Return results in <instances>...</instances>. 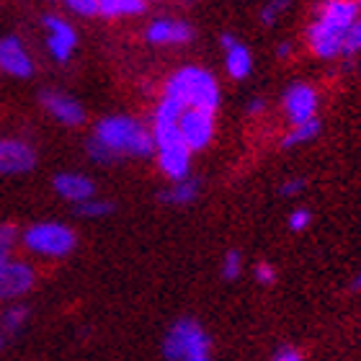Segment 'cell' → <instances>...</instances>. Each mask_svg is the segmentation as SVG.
Wrapping results in <instances>:
<instances>
[{
    "instance_id": "6da1fadb",
    "label": "cell",
    "mask_w": 361,
    "mask_h": 361,
    "mask_svg": "<svg viewBox=\"0 0 361 361\" xmlns=\"http://www.w3.org/2000/svg\"><path fill=\"white\" fill-rule=\"evenodd\" d=\"M93 140L101 142L111 155H135V158H147L155 150V140L152 132L140 124V121L129 119V116H106L104 121L96 124Z\"/></svg>"
},
{
    "instance_id": "7a4b0ae2",
    "label": "cell",
    "mask_w": 361,
    "mask_h": 361,
    "mask_svg": "<svg viewBox=\"0 0 361 361\" xmlns=\"http://www.w3.org/2000/svg\"><path fill=\"white\" fill-rule=\"evenodd\" d=\"M166 96L186 109L214 114L219 106V85L212 73L202 68H180L166 85Z\"/></svg>"
},
{
    "instance_id": "3957f363",
    "label": "cell",
    "mask_w": 361,
    "mask_h": 361,
    "mask_svg": "<svg viewBox=\"0 0 361 361\" xmlns=\"http://www.w3.org/2000/svg\"><path fill=\"white\" fill-rule=\"evenodd\" d=\"M23 245L39 256L65 258L75 248V233L60 222H39L23 233Z\"/></svg>"
},
{
    "instance_id": "277c9868",
    "label": "cell",
    "mask_w": 361,
    "mask_h": 361,
    "mask_svg": "<svg viewBox=\"0 0 361 361\" xmlns=\"http://www.w3.org/2000/svg\"><path fill=\"white\" fill-rule=\"evenodd\" d=\"M209 351V338L207 333L202 331V325L194 323V320H178V323L171 328V333L166 336V343H163V354L171 361H188V359H202Z\"/></svg>"
},
{
    "instance_id": "5b68a950",
    "label": "cell",
    "mask_w": 361,
    "mask_h": 361,
    "mask_svg": "<svg viewBox=\"0 0 361 361\" xmlns=\"http://www.w3.org/2000/svg\"><path fill=\"white\" fill-rule=\"evenodd\" d=\"M178 132L183 145L191 152L204 150L212 142V135H214V114L202 111V109H186L180 114Z\"/></svg>"
},
{
    "instance_id": "8992f818",
    "label": "cell",
    "mask_w": 361,
    "mask_h": 361,
    "mask_svg": "<svg viewBox=\"0 0 361 361\" xmlns=\"http://www.w3.org/2000/svg\"><path fill=\"white\" fill-rule=\"evenodd\" d=\"M34 269L23 261H3L0 264V300H13V297H21L34 286Z\"/></svg>"
},
{
    "instance_id": "52a82bcc",
    "label": "cell",
    "mask_w": 361,
    "mask_h": 361,
    "mask_svg": "<svg viewBox=\"0 0 361 361\" xmlns=\"http://www.w3.org/2000/svg\"><path fill=\"white\" fill-rule=\"evenodd\" d=\"M37 166V152L21 140H0V176L29 173Z\"/></svg>"
},
{
    "instance_id": "ba28073f",
    "label": "cell",
    "mask_w": 361,
    "mask_h": 361,
    "mask_svg": "<svg viewBox=\"0 0 361 361\" xmlns=\"http://www.w3.org/2000/svg\"><path fill=\"white\" fill-rule=\"evenodd\" d=\"M284 109L294 127H297V124H305V121H312L317 111L315 88H310V85H305V83H294L292 88L284 93Z\"/></svg>"
},
{
    "instance_id": "9c48e42d",
    "label": "cell",
    "mask_w": 361,
    "mask_h": 361,
    "mask_svg": "<svg viewBox=\"0 0 361 361\" xmlns=\"http://www.w3.org/2000/svg\"><path fill=\"white\" fill-rule=\"evenodd\" d=\"M343 34H346V31L336 29V26H328V23H323V21H315L307 29V42L317 57L331 60V57L343 54Z\"/></svg>"
},
{
    "instance_id": "30bf717a",
    "label": "cell",
    "mask_w": 361,
    "mask_h": 361,
    "mask_svg": "<svg viewBox=\"0 0 361 361\" xmlns=\"http://www.w3.org/2000/svg\"><path fill=\"white\" fill-rule=\"evenodd\" d=\"M0 70L13 78H29L34 73V62H31L29 52L16 37L0 39Z\"/></svg>"
},
{
    "instance_id": "8fae6325",
    "label": "cell",
    "mask_w": 361,
    "mask_h": 361,
    "mask_svg": "<svg viewBox=\"0 0 361 361\" xmlns=\"http://www.w3.org/2000/svg\"><path fill=\"white\" fill-rule=\"evenodd\" d=\"M44 26H47V47H49L52 57L57 62H68V57L73 54V49L78 44L73 26L60 21V18H54V16H47Z\"/></svg>"
},
{
    "instance_id": "7c38bea8",
    "label": "cell",
    "mask_w": 361,
    "mask_h": 361,
    "mask_svg": "<svg viewBox=\"0 0 361 361\" xmlns=\"http://www.w3.org/2000/svg\"><path fill=\"white\" fill-rule=\"evenodd\" d=\"M42 104L47 106V111L52 114L54 119L62 121V124H68V127H78V124H83V119H85L83 106L78 104L73 96H68V93L44 90V93H42Z\"/></svg>"
},
{
    "instance_id": "4fadbf2b",
    "label": "cell",
    "mask_w": 361,
    "mask_h": 361,
    "mask_svg": "<svg viewBox=\"0 0 361 361\" xmlns=\"http://www.w3.org/2000/svg\"><path fill=\"white\" fill-rule=\"evenodd\" d=\"M188 163H191V150L183 145V140L158 147L160 171H163L171 180H176V183L188 178Z\"/></svg>"
},
{
    "instance_id": "5bb4252c",
    "label": "cell",
    "mask_w": 361,
    "mask_h": 361,
    "mask_svg": "<svg viewBox=\"0 0 361 361\" xmlns=\"http://www.w3.org/2000/svg\"><path fill=\"white\" fill-rule=\"evenodd\" d=\"M54 191H57L62 199H68V202L83 204V202H88V199H93L96 186H93V180H90L88 176L60 173L54 178Z\"/></svg>"
},
{
    "instance_id": "9a60e30c",
    "label": "cell",
    "mask_w": 361,
    "mask_h": 361,
    "mask_svg": "<svg viewBox=\"0 0 361 361\" xmlns=\"http://www.w3.org/2000/svg\"><path fill=\"white\" fill-rule=\"evenodd\" d=\"M359 18V3L356 0H328L323 8H320V16L317 21L328 23V26H336L341 31H348V26Z\"/></svg>"
},
{
    "instance_id": "2e32d148",
    "label": "cell",
    "mask_w": 361,
    "mask_h": 361,
    "mask_svg": "<svg viewBox=\"0 0 361 361\" xmlns=\"http://www.w3.org/2000/svg\"><path fill=\"white\" fill-rule=\"evenodd\" d=\"M194 37V29L183 21H155L147 29V39L152 44H186L188 39Z\"/></svg>"
},
{
    "instance_id": "e0dca14e",
    "label": "cell",
    "mask_w": 361,
    "mask_h": 361,
    "mask_svg": "<svg viewBox=\"0 0 361 361\" xmlns=\"http://www.w3.org/2000/svg\"><path fill=\"white\" fill-rule=\"evenodd\" d=\"M199 196V180L196 178H183L173 183L171 188L160 191V202L166 204H191Z\"/></svg>"
},
{
    "instance_id": "ac0fdd59",
    "label": "cell",
    "mask_w": 361,
    "mask_h": 361,
    "mask_svg": "<svg viewBox=\"0 0 361 361\" xmlns=\"http://www.w3.org/2000/svg\"><path fill=\"white\" fill-rule=\"evenodd\" d=\"M253 70V57H250V49L245 44H235L233 49H227V73L238 80L250 75Z\"/></svg>"
},
{
    "instance_id": "d6986e66",
    "label": "cell",
    "mask_w": 361,
    "mask_h": 361,
    "mask_svg": "<svg viewBox=\"0 0 361 361\" xmlns=\"http://www.w3.org/2000/svg\"><path fill=\"white\" fill-rule=\"evenodd\" d=\"M145 11V0H98V13L106 18L116 16H137Z\"/></svg>"
},
{
    "instance_id": "ffe728a7",
    "label": "cell",
    "mask_w": 361,
    "mask_h": 361,
    "mask_svg": "<svg viewBox=\"0 0 361 361\" xmlns=\"http://www.w3.org/2000/svg\"><path fill=\"white\" fill-rule=\"evenodd\" d=\"M320 135V121L312 119V121H305V124H297L292 127V132H286L284 135V147H297V145H305L310 140H315Z\"/></svg>"
},
{
    "instance_id": "44dd1931",
    "label": "cell",
    "mask_w": 361,
    "mask_h": 361,
    "mask_svg": "<svg viewBox=\"0 0 361 361\" xmlns=\"http://www.w3.org/2000/svg\"><path fill=\"white\" fill-rule=\"evenodd\" d=\"M75 209L80 217H106L114 212V204L104 202V199H88L83 204H75Z\"/></svg>"
},
{
    "instance_id": "7402d4cb",
    "label": "cell",
    "mask_w": 361,
    "mask_h": 361,
    "mask_svg": "<svg viewBox=\"0 0 361 361\" xmlns=\"http://www.w3.org/2000/svg\"><path fill=\"white\" fill-rule=\"evenodd\" d=\"M26 317H29V310L23 307V305H16V307L8 310L6 317H3V328H6L8 333L21 331L23 323H26Z\"/></svg>"
},
{
    "instance_id": "603a6c76",
    "label": "cell",
    "mask_w": 361,
    "mask_h": 361,
    "mask_svg": "<svg viewBox=\"0 0 361 361\" xmlns=\"http://www.w3.org/2000/svg\"><path fill=\"white\" fill-rule=\"evenodd\" d=\"M361 49V18H356L343 34V54H354Z\"/></svg>"
},
{
    "instance_id": "cb8c5ba5",
    "label": "cell",
    "mask_w": 361,
    "mask_h": 361,
    "mask_svg": "<svg viewBox=\"0 0 361 361\" xmlns=\"http://www.w3.org/2000/svg\"><path fill=\"white\" fill-rule=\"evenodd\" d=\"M240 271H243V256L238 250H230L225 256V261H222V276L227 281H233V279L240 276Z\"/></svg>"
},
{
    "instance_id": "d4e9b609",
    "label": "cell",
    "mask_w": 361,
    "mask_h": 361,
    "mask_svg": "<svg viewBox=\"0 0 361 361\" xmlns=\"http://www.w3.org/2000/svg\"><path fill=\"white\" fill-rule=\"evenodd\" d=\"M16 240H18V227L11 225V222H3V225H0V250H3V253H11Z\"/></svg>"
},
{
    "instance_id": "484cf974",
    "label": "cell",
    "mask_w": 361,
    "mask_h": 361,
    "mask_svg": "<svg viewBox=\"0 0 361 361\" xmlns=\"http://www.w3.org/2000/svg\"><path fill=\"white\" fill-rule=\"evenodd\" d=\"M310 222H312L310 209H294L289 214V230H294V233H302L305 227H310Z\"/></svg>"
},
{
    "instance_id": "4316f807",
    "label": "cell",
    "mask_w": 361,
    "mask_h": 361,
    "mask_svg": "<svg viewBox=\"0 0 361 361\" xmlns=\"http://www.w3.org/2000/svg\"><path fill=\"white\" fill-rule=\"evenodd\" d=\"M70 11H75L78 16H96L98 13V0H65Z\"/></svg>"
},
{
    "instance_id": "83f0119b",
    "label": "cell",
    "mask_w": 361,
    "mask_h": 361,
    "mask_svg": "<svg viewBox=\"0 0 361 361\" xmlns=\"http://www.w3.org/2000/svg\"><path fill=\"white\" fill-rule=\"evenodd\" d=\"M284 6H286V0H271L269 6L261 11V21H264L266 26H271V23L276 21L279 11H284Z\"/></svg>"
},
{
    "instance_id": "f1b7e54d",
    "label": "cell",
    "mask_w": 361,
    "mask_h": 361,
    "mask_svg": "<svg viewBox=\"0 0 361 361\" xmlns=\"http://www.w3.org/2000/svg\"><path fill=\"white\" fill-rule=\"evenodd\" d=\"M256 281L264 286H271L274 281H276V269L271 264H258L256 266Z\"/></svg>"
},
{
    "instance_id": "f546056e",
    "label": "cell",
    "mask_w": 361,
    "mask_h": 361,
    "mask_svg": "<svg viewBox=\"0 0 361 361\" xmlns=\"http://www.w3.org/2000/svg\"><path fill=\"white\" fill-rule=\"evenodd\" d=\"M305 186H307V183H305L302 178H292V180H286L279 191H281V196H297L300 191H305Z\"/></svg>"
},
{
    "instance_id": "4dcf8cb0",
    "label": "cell",
    "mask_w": 361,
    "mask_h": 361,
    "mask_svg": "<svg viewBox=\"0 0 361 361\" xmlns=\"http://www.w3.org/2000/svg\"><path fill=\"white\" fill-rule=\"evenodd\" d=\"M271 361H305V359H302V354L297 351V348L284 346V348H279V351L274 354V359H271Z\"/></svg>"
},
{
    "instance_id": "1f68e13d",
    "label": "cell",
    "mask_w": 361,
    "mask_h": 361,
    "mask_svg": "<svg viewBox=\"0 0 361 361\" xmlns=\"http://www.w3.org/2000/svg\"><path fill=\"white\" fill-rule=\"evenodd\" d=\"M219 44L225 47V49H233V47L238 44V42H235L233 34H222V39H219Z\"/></svg>"
},
{
    "instance_id": "d6a6232c",
    "label": "cell",
    "mask_w": 361,
    "mask_h": 361,
    "mask_svg": "<svg viewBox=\"0 0 361 361\" xmlns=\"http://www.w3.org/2000/svg\"><path fill=\"white\" fill-rule=\"evenodd\" d=\"M248 111L250 114H261V111H264V101H261V98H253V101H250V106H248Z\"/></svg>"
},
{
    "instance_id": "836d02e7",
    "label": "cell",
    "mask_w": 361,
    "mask_h": 361,
    "mask_svg": "<svg viewBox=\"0 0 361 361\" xmlns=\"http://www.w3.org/2000/svg\"><path fill=\"white\" fill-rule=\"evenodd\" d=\"M276 54H279V57H289V54H292V47H289V44H279Z\"/></svg>"
},
{
    "instance_id": "e575fe53",
    "label": "cell",
    "mask_w": 361,
    "mask_h": 361,
    "mask_svg": "<svg viewBox=\"0 0 361 361\" xmlns=\"http://www.w3.org/2000/svg\"><path fill=\"white\" fill-rule=\"evenodd\" d=\"M354 289H361V274H359V276L354 279Z\"/></svg>"
},
{
    "instance_id": "d590c367",
    "label": "cell",
    "mask_w": 361,
    "mask_h": 361,
    "mask_svg": "<svg viewBox=\"0 0 361 361\" xmlns=\"http://www.w3.org/2000/svg\"><path fill=\"white\" fill-rule=\"evenodd\" d=\"M8 258H11V256H8V253H3V250H0V264H3V261H8Z\"/></svg>"
},
{
    "instance_id": "8d00e7d4",
    "label": "cell",
    "mask_w": 361,
    "mask_h": 361,
    "mask_svg": "<svg viewBox=\"0 0 361 361\" xmlns=\"http://www.w3.org/2000/svg\"><path fill=\"white\" fill-rule=\"evenodd\" d=\"M188 361H209L207 356H202V359H188Z\"/></svg>"
},
{
    "instance_id": "74e56055",
    "label": "cell",
    "mask_w": 361,
    "mask_h": 361,
    "mask_svg": "<svg viewBox=\"0 0 361 361\" xmlns=\"http://www.w3.org/2000/svg\"><path fill=\"white\" fill-rule=\"evenodd\" d=\"M359 8H361V0H359Z\"/></svg>"
}]
</instances>
